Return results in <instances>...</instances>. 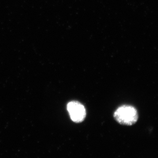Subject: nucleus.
I'll list each match as a JSON object with an SVG mask.
<instances>
[{"instance_id": "2", "label": "nucleus", "mask_w": 158, "mask_h": 158, "mask_svg": "<svg viewBox=\"0 0 158 158\" xmlns=\"http://www.w3.org/2000/svg\"><path fill=\"white\" fill-rule=\"evenodd\" d=\"M67 110L71 119L74 122H82L86 116V110L81 103L76 101L70 102L67 105Z\"/></svg>"}, {"instance_id": "1", "label": "nucleus", "mask_w": 158, "mask_h": 158, "mask_svg": "<svg viewBox=\"0 0 158 158\" xmlns=\"http://www.w3.org/2000/svg\"><path fill=\"white\" fill-rule=\"evenodd\" d=\"M114 116L119 124L131 126L137 122L138 113L136 108L133 106L124 105L116 109Z\"/></svg>"}]
</instances>
